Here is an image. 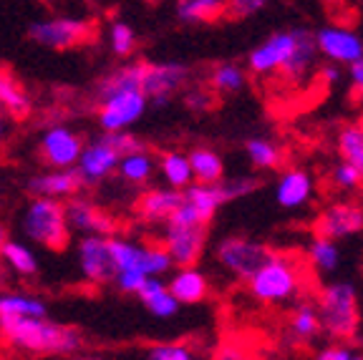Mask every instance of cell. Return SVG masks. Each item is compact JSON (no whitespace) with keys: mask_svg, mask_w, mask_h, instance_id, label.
Returning <instances> with one entry per match:
<instances>
[{"mask_svg":"<svg viewBox=\"0 0 363 360\" xmlns=\"http://www.w3.org/2000/svg\"><path fill=\"white\" fill-rule=\"evenodd\" d=\"M315 38L306 28H288L267 35L247 53V68L257 76L283 74L290 81H306L315 66Z\"/></svg>","mask_w":363,"mask_h":360,"instance_id":"6da1fadb","label":"cell"},{"mask_svg":"<svg viewBox=\"0 0 363 360\" xmlns=\"http://www.w3.org/2000/svg\"><path fill=\"white\" fill-rule=\"evenodd\" d=\"M0 335L11 348L33 355H74L84 348L79 330L56 325L48 315L0 317Z\"/></svg>","mask_w":363,"mask_h":360,"instance_id":"7a4b0ae2","label":"cell"},{"mask_svg":"<svg viewBox=\"0 0 363 360\" xmlns=\"http://www.w3.org/2000/svg\"><path fill=\"white\" fill-rule=\"evenodd\" d=\"M301 265L288 254H267L265 262L247 277L250 295L262 305H285L301 293Z\"/></svg>","mask_w":363,"mask_h":360,"instance_id":"3957f363","label":"cell"},{"mask_svg":"<svg viewBox=\"0 0 363 360\" xmlns=\"http://www.w3.org/2000/svg\"><path fill=\"white\" fill-rule=\"evenodd\" d=\"M21 230L30 242L45 249H63L71 237V227L66 220V207L61 199L33 197L21 214Z\"/></svg>","mask_w":363,"mask_h":360,"instance_id":"277c9868","label":"cell"},{"mask_svg":"<svg viewBox=\"0 0 363 360\" xmlns=\"http://www.w3.org/2000/svg\"><path fill=\"white\" fill-rule=\"evenodd\" d=\"M320 325L333 340L353 338L358 330V295L351 282H330L320 290L318 303Z\"/></svg>","mask_w":363,"mask_h":360,"instance_id":"5b68a950","label":"cell"},{"mask_svg":"<svg viewBox=\"0 0 363 360\" xmlns=\"http://www.w3.org/2000/svg\"><path fill=\"white\" fill-rule=\"evenodd\" d=\"M91 35V23L84 18H45V21L30 23L28 38L33 43L51 48V51H63V48H74V45L84 43Z\"/></svg>","mask_w":363,"mask_h":360,"instance_id":"8992f818","label":"cell"},{"mask_svg":"<svg viewBox=\"0 0 363 360\" xmlns=\"http://www.w3.org/2000/svg\"><path fill=\"white\" fill-rule=\"evenodd\" d=\"M149 108V99L142 89H126L101 99L99 126L104 131H124L134 126Z\"/></svg>","mask_w":363,"mask_h":360,"instance_id":"52a82bcc","label":"cell"},{"mask_svg":"<svg viewBox=\"0 0 363 360\" xmlns=\"http://www.w3.org/2000/svg\"><path fill=\"white\" fill-rule=\"evenodd\" d=\"M267 254H270V249L257 240H250V237H225L217 244L220 265L240 280H247L265 262Z\"/></svg>","mask_w":363,"mask_h":360,"instance_id":"ba28073f","label":"cell"},{"mask_svg":"<svg viewBox=\"0 0 363 360\" xmlns=\"http://www.w3.org/2000/svg\"><path fill=\"white\" fill-rule=\"evenodd\" d=\"M204 227L207 225H172V222H164L162 247L172 257V265H197V259L204 252V244H207V230Z\"/></svg>","mask_w":363,"mask_h":360,"instance_id":"9c48e42d","label":"cell"},{"mask_svg":"<svg viewBox=\"0 0 363 360\" xmlns=\"http://www.w3.org/2000/svg\"><path fill=\"white\" fill-rule=\"evenodd\" d=\"M79 270L81 277L91 285H106L116 275L108 235H81L79 240Z\"/></svg>","mask_w":363,"mask_h":360,"instance_id":"30bf717a","label":"cell"},{"mask_svg":"<svg viewBox=\"0 0 363 360\" xmlns=\"http://www.w3.org/2000/svg\"><path fill=\"white\" fill-rule=\"evenodd\" d=\"M189 79V66L179 61H164V63H147L144 66L142 91L154 106H167L169 99L184 86Z\"/></svg>","mask_w":363,"mask_h":360,"instance_id":"8fae6325","label":"cell"},{"mask_svg":"<svg viewBox=\"0 0 363 360\" xmlns=\"http://www.w3.org/2000/svg\"><path fill=\"white\" fill-rule=\"evenodd\" d=\"M318 53L338 66H351L363 56V38L346 26H323L313 33Z\"/></svg>","mask_w":363,"mask_h":360,"instance_id":"7c38bea8","label":"cell"},{"mask_svg":"<svg viewBox=\"0 0 363 360\" xmlns=\"http://www.w3.org/2000/svg\"><path fill=\"white\" fill-rule=\"evenodd\" d=\"M84 149V139L76 134L74 129L58 124L45 129L38 141V154L48 167L53 169H66V167H76Z\"/></svg>","mask_w":363,"mask_h":360,"instance_id":"4fadbf2b","label":"cell"},{"mask_svg":"<svg viewBox=\"0 0 363 360\" xmlns=\"http://www.w3.org/2000/svg\"><path fill=\"white\" fill-rule=\"evenodd\" d=\"M119 157L121 154L104 136H99L96 141L84 144L79 162H76V171H79L84 184H99V181H104L106 176H111L116 171Z\"/></svg>","mask_w":363,"mask_h":360,"instance_id":"5bb4252c","label":"cell"},{"mask_svg":"<svg viewBox=\"0 0 363 360\" xmlns=\"http://www.w3.org/2000/svg\"><path fill=\"white\" fill-rule=\"evenodd\" d=\"M315 232L330 240H346L363 232V209L351 202H335L318 214Z\"/></svg>","mask_w":363,"mask_h":360,"instance_id":"9a60e30c","label":"cell"},{"mask_svg":"<svg viewBox=\"0 0 363 360\" xmlns=\"http://www.w3.org/2000/svg\"><path fill=\"white\" fill-rule=\"evenodd\" d=\"M315 197V179L308 169H285L275 181V202L285 212L306 209Z\"/></svg>","mask_w":363,"mask_h":360,"instance_id":"2e32d148","label":"cell"},{"mask_svg":"<svg viewBox=\"0 0 363 360\" xmlns=\"http://www.w3.org/2000/svg\"><path fill=\"white\" fill-rule=\"evenodd\" d=\"M81 186H84V181H81L76 167L40 171V174H35L28 179V191L33 194V197L68 199V197H74Z\"/></svg>","mask_w":363,"mask_h":360,"instance_id":"e0dca14e","label":"cell"},{"mask_svg":"<svg viewBox=\"0 0 363 360\" xmlns=\"http://www.w3.org/2000/svg\"><path fill=\"white\" fill-rule=\"evenodd\" d=\"M66 207V220L68 227L79 235H108L113 230V222L108 214H104L89 199H71Z\"/></svg>","mask_w":363,"mask_h":360,"instance_id":"ac0fdd59","label":"cell"},{"mask_svg":"<svg viewBox=\"0 0 363 360\" xmlns=\"http://www.w3.org/2000/svg\"><path fill=\"white\" fill-rule=\"evenodd\" d=\"M167 287H169V293L174 295L179 305H199L210 295V282H207L204 272H199L194 265L177 267L174 275L167 282Z\"/></svg>","mask_w":363,"mask_h":360,"instance_id":"d6986e66","label":"cell"},{"mask_svg":"<svg viewBox=\"0 0 363 360\" xmlns=\"http://www.w3.org/2000/svg\"><path fill=\"white\" fill-rule=\"evenodd\" d=\"M136 298L142 300L144 308H147L154 317H159V320H169L182 308L174 295L169 293L167 282L162 280V275H149L147 280H144V285L139 287Z\"/></svg>","mask_w":363,"mask_h":360,"instance_id":"ffe728a7","label":"cell"},{"mask_svg":"<svg viewBox=\"0 0 363 360\" xmlns=\"http://www.w3.org/2000/svg\"><path fill=\"white\" fill-rule=\"evenodd\" d=\"M182 202V191L172 189V186H162V189H149L142 194L136 209L142 214V220L149 225H164L167 217L174 212V207Z\"/></svg>","mask_w":363,"mask_h":360,"instance_id":"44dd1931","label":"cell"},{"mask_svg":"<svg viewBox=\"0 0 363 360\" xmlns=\"http://www.w3.org/2000/svg\"><path fill=\"white\" fill-rule=\"evenodd\" d=\"M154 171H157V159H154L144 147L121 154L119 164H116V174L121 176V181H126V184H131V186L149 184Z\"/></svg>","mask_w":363,"mask_h":360,"instance_id":"7402d4cb","label":"cell"},{"mask_svg":"<svg viewBox=\"0 0 363 360\" xmlns=\"http://www.w3.org/2000/svg\"><path fill=\"white\" fill-rule=\"evenodd\" d=\"M182 199L197 209V214L202 217L204 225H207L217 214V209L227 202L220 184H199V181H192L189 186H184V189H182Z\"/></svg>","mask_w":363,"mask_h":360,"instance_id":"603a6c76","label":"cell"},{"mask_svg":"<svg viewBox=\"0 0 363 360\" xmlns=\"http://www.w3.org/2000/svg\"><path fill=\"white\" fill-rule=\"evenodd\" d=\"M192 179L199 184H220L225 179V159L212 149H192L187 154Z\"/></svg>","mask_w":363,"mask_h":360,"instance_id":"cb8c5ba5","label":"cell"},{"mask_svg":"<svg viewBox=\"0 0 363 360\" xmlns=\"http://www.w3.org/2000/svg\"><path fill=\"white\" fill-rule=\"evenodd\" d=\"M308 262L320 275H333L340 267V247L335 240L323 235H315L308 242Z\"/></svg>","mask_w":363,"mask_h":360,"instance_id":"d4e9b609","label":"cell"},{"mask_svg":"<svg viewBox=\"0 0 363 360\" xmlns=\"http://www.w3.org/2000/svg\"><path fill=\"white\" fill-rule=\"evenodd\" d=\"M288 332L295 343H301V345L313 343V340L323 332V325H320V315H318L315 305H311V303L298 305V310L290 315Z\"/></svg>","mask_w":363,"mask_h":360,"instance_id":"484cf974","label":"cell"},{"mask_svg":"<svg viewBox=\"0 0 363 360\" xmlns=\"http://www.w3.org/2000/svg\"><path fill=\"white\" fill-rule=\"evenodd\" d=\"M0 111L11 118H23L30 113V99L28 94L16 84L8 71L0 68Z\"/></svg>","mask_w":363,"mask_h":360,"instance_id":"4316f807","label":"cell"},{"mask_svg":"<svg viewBox=\"0 0 363 360\" xmlns=\"http://www.w3.org/2000/svg\"><path fill=\"white\" fill-rule=\"evenodd\" d=\"M245 154H247L250 164L255 167L257 171H272L283 164V147L278 141L267 139V136H257V139H250L245 144Z\"/></svg>","mask_w":363,"mask_h":360,"instance_id":"83f0119b","label":"cell"},{"mask_svg":"<svg viewBox=\"0 0 363 360\" xmlns=\"http://www.w3.org/2000/svg\"><path fill=\"white\" fill-rule=\"evenodd\" d=\"M157 169L159 176L164 181L167 186L172 189H184V186L192 184V167H189V159L187 154H179V152H167L164 157L157 162Z\"/></svg>","mask_w":363,"mask_h":360,"instance_id":"f1b7e54d","label":"cell"},{"mask_svg":"<svg viewBox=\"0 0 363 360\" xmlns=\"http://www.w3.org/2000/svg\"><path fill=\"white\" fill-rule=\"evenodd\" d=\"M142 79H144V63H129V66L116 68V71H111V74L101 79V84H99V99H106V96L116 94V91L142 89Z\"/></svg>","mask_w":363,"mask_h":360,"instance_id":"f546056e","label":"cell"},{"mask_svg":"<svg viewBox=\"0 0 363 360\" xmlns=\"http://www.w3.org/2000/svg\"><path fill=\"white\" fill-rule=\"evenodd\" d=\"M0 257L6 259V265L21 277H30L38 272V257H35L28 244L6 240V242L0 244Z\"/></svg>","mask_w":363,"mask_h":360,"instance_id":"4dcf8cb0","label":"cell"},{"mask_svg":"<svg viewBox=\"0 0 363 360\" xmlns=\"http://www.w3.org/2000/svg\"><path fill=\"white\" fill-rule=\"evenodd\" d=\"M48 315V308L40 298L21 293H0V317Z\"/></svg>","mask_w":363,"mask_h":360,"instance_id":"1f68e13d","label":"cell"},{"mask_svg":"<svg viewBox=\"0 0 363 360\" xmlns=\"http://www.w3.org/2000/svg\"><path fill=\"white\" fill-rule=\"evenodd\" d=\"M335 147H338L340 159H346L348 164H353L363 179V124L343 126V129L338 131Z\"/></svg>","mask_w":363,"mask_h":360,"instance_id":"d6a6232c","label":"cell"},{"mask_svg":"<svg viewBox=\"0 0 363 360\" xmlns=\"http://www.w3.org/2000/svg\"><path fill=\"white\" fill-rule=\"evenodd\" d=\"M108 249H111L116 270H142V259L147 244L124 240V237H108Z\"/></svg>","mask_w":363,"mask_h":360,"instance_id":"836d02e7","label":"cell"},{"mask_svg":"<svg viewBox=\"0 0 363 360\" xmlns=\"http://www.w3.org/2000/svg\"><path fill=\"white\" fill-rule=\"evenodd\" d=\"M227 11V0H179L177 16L184 23H207Z\"/></svg>","mask_w":363,"mask_h":360,"instance_id":"e575fe53","label":"cell"},{"mask_svg":"<svg viewBox=\"0 0 363 360\" xmlns=\"http://www.w3.org/2000/svg\"><path fill=\"white\" fill-rule=\"evenodd\" d=\"M210 84L217 94H240L247 86V71L238 63H220L210 76Z\"/></svg>","mask_w":363,"mask_h":360,"instance_id":"d590c367","label":"cell"},{"mask_svg":"<svg viewBox=\"0 0 363 360\" xmlns=\"http://www.w3.org/2000/svg\"><path fill=\"white\" fill-rule=\"evenodd\" d=\"M108 43H111V51L116 53V56H121V58L129 56V53L136 48V35H134V30H131L129 23L113 21L111 28H108Z\"/></svg>","mask_w":363,"mask_h":360,"instance_id":"8d00e7d4","label":"cell"},{"mask_svg":"<svg viewBox=\"0 0 363 360\" xmlns=\"http://www.w3.org/2000/svg\"><path fill=\"white\" fill-rule=\"evenodd\" d=\"M172 257L167 254L164 247H154V244H147L144 249V259H142V272L144 275H167L172 270Z\"/></svg>","mask_w":363,"mask_h":360,"instance_id":"74e56055","label":"cell"},{"mask_svg":"<svg viewBox=\"0 0 363 360\" xmlns=\"http://www.w3.org/2000/svg\"><path fill=\"white\" fill-rule=\"evenodd\" d=\"M147 360H192L194 353L184 343H157L144 350Z\"/></svg>","mask_w":363,"mask_h":360,"instance_id":"f35d334b","label":"cell"},{"mask_svg":"<svg viewBox=\"0 0 363 360\" xmlns=\"http://www.w3.org/2000/svg\"><path fill=\"white\" fill-rule=\"evenodd\" d=\"M330 181H333V186L340 191H353L363 184L358 169L353 167V164H348L346 159H340V162L333 167V171H330Z\"/></svg>","mask_w":363,"mask_h":360,"instance_id":"ab89813d","label":"cell"},{"mask_svg":"<svg viewBox=\"0 0 363 360\" xmlns=\"http://www.w3.org/2000/svg\"><path fill=\"white\" fill-rule=\"evenodd\" d=\"M220 186L227 202H233V199H240V197H245V194H252V191L260 186V181L252 174H240V176H230V179H222Z\"/></svg>","mask_w":363,"mask_h":360,"instance_id":"60d3db41","label":"cell"},{"mask_svg":"<svg viewBox=\"0 0 363 360\" xmlns=\"http://www.w3.org/2000/svg\"><path fill=\"white\" fill-rule=\"evenodd\" d=\"M144 280H147V275H144L142 270H116V275H113V285H116V290H121V293L126 295H136L139 293V287L144 285Z\"/></svg>","mask_w":363,"mask_h":360,"instance_id":"b9f144b4","label":"cell"},{"mask_svg":"<svg viewBox=\"0 0 363 360\" xmlns=\"http://www.w3.org/2000/svg\"><path fill=\"white\" fill-rule=\"evenodd\" d=\"M270 0H227V11L235 18H252L267 8Z\"/></svg>","mask_w":363,"mask_h":360,"instance_id":"7bdbcfd3","label":"cell"},{"mask_svg":"<svg viewBox=\"0 0 363 360\" xmlns=\"http://www.w3.org/2000/svg\"><path fill=\"white\" fill-rule=\"evenodd\" d=\"M104 139L111 144L113 149L119 154H126V152H131V149H139V147H144L142 141L136 139V136H131L129 134V129H124V131H104Z\"/></svg>","mask_w":363,"mask_h":360,"instance_id":"ee69618b","label":"cell"},{"mask_svg":"<svg viewBox=\"0 0 363 360\" xmlns=\"http://www.w3.org/2000/svg\"><path fill=\"white\" fill-rule=\"evenodd\" d=\"M318 358H320V360H356L358 353L351 348V345L335 343V345H328L325 350H320V353H318Z\"/></svg>","mask_w":363,"mask_h":360,"instance_id":"f6af8a7d","label":"cell"},{"mask_svg":"<svg viewBox=\"0 0 363 360\" xmlns=\"http://www.w3.org/2000/svg\"><path fill=\"white\" fill-rule=\"evenodd\" d=\"M184 103H187V108H192V111H207V108L212 106V96L204 89H192L184 94Z\"/></svg>","mask_w":363,"mask_h":360,"instance_id":"bcb514c9","label":"cell"},{"mask_svg":"<svg viewBox=\"0 0 363 360\" xmlns=\"http://www.w3.org/2000/svg\"><path fill=\"white\" fill-rule=\"evenodd\" d=\"M320 79H323V84L328 86V89H333V86H338L340 81L346 79V74H343V68H340L338 63L328 61L323 68H320Z\"/></svg>","mask_w":363,"mask_h":360,"instance_id":"7dc6e473","label":"cell"},{"mask_svg":"<svg viewBox=\"0 0 363 360\" xmlns=\"http://www.w3.org/2000/svg\"><path fill=\"white\" fill-rule=\"evenodd\" d=\"M348 84L358 96H363V56L348 66Z\"/></svg>","mask_w":363,"mask_h":360,"instance_id":"c3c4849f","label":"cell"},{"mask_svg":"<svg viewBox=\"0 0 363 360\" xmlns=\"http://www.w3.org/2000/svg\"><path fill=\"white\" fill-rule=\"evenodd\" d=\"M6 136H8V118H6V113H0V147H3Z\"/></svg>","mask_w":363,"mask_h":360,"instance_id":"681fc988","label":"cell"},{"mask_svg":"<svg viewBox=\"0 0 363 360\" xmlns=\"http://www.w3.org/2000/svg\"><path fill=\"white\" fill-rule=\"evenodd\" d=\"M6 240H8V235H6V227H3V225H0V244H3V242H6Z\"/></svg>","mask_w":363,"mask_h":360,"instance_id":"f907efd6","label":"cell"}]
</instances>
